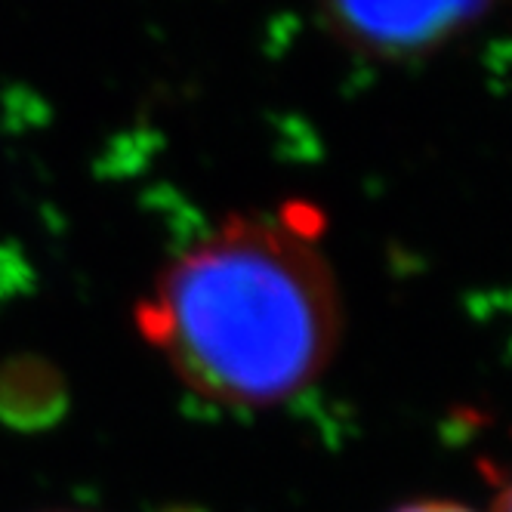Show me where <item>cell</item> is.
<instances>
[{
	"mask_svg": "<svg viewBox=\"0 0 512 512\" xmlns=\"http://www.w3.org/2000/svg\"><path fill=\"white\" fill-rule=\"evenodd\" d=\"M491 512H512V482L500 491V497H497V503H494Z\"/></svg>",
	"mask_w": 512,
	"mask_h": 512,
	"instance_id": "277c9868",
	"label": "cell"
},
{
	"mask_svg": "<svg viewBox=\"0 0 512 512\" xmlns=\"http://www.w3.org/2000/svg\"><path fill=\"white\" fill-rule=\"evenodd\" d=\"M136 324L176 380L223 408L309 389L343 340V297L294 216H232L161 272Z\"/></svg>",
	"mask_w": 512,
	"mask_h": 512,
	"instance_id": "6da1fadb",
	"label": "cell"
},
{
	"mask_svg": "<svg viewBox=\"0 0 512 512\" xmlns=\"http://www.w3.org/2000/svg\"><path fill=\"white\" fill-rule=\"evenodd\" d=\"M334 28L358 50L414 59L482 22L494 0H324Z\"/></svg>",
	"mask_w": 512,
	"mask_h": 512,
	"instance_id": "7a4b0ae2",
	"label": "cell"
},
{
	"mask_svg": "<svg viewBox=\"0 0 512 512\" xmlns=\"http://www.w3.org/2000/svg\"><path fill=\"white\" fill-rule=\"evenodd\" d=\"M395 512H475V509L457 500H417V503L398 506Z\"/></svg>",
	"mask_w": 512,
	"mask_h": 512,
	"instance_id": "3957f363",
	"label": "cell"
}]
</instances>
